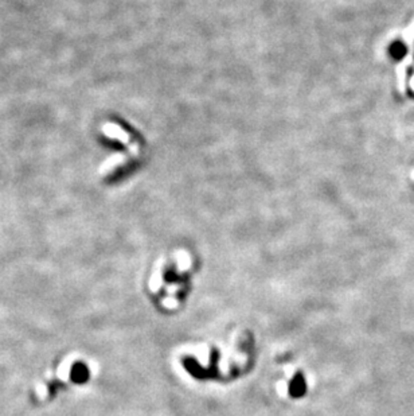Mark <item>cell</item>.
<instances>
[{"label": "cell", "mask_w": 414, "mask_h": 416, "mask_svg": "<svg viewBox=\"0 0 414 416\" xmlns=\"http://www.w3.org/2000/svg\"><path fill=\"white\" fill-rule=\"evenodd\" d=\"M71 380L77 384H82L85 381H87L89 379V369L86 368L85 364H75L73 368H71Z\"/></svg>", "instance_id": "obj_1"}, {"label": "cell", "mask_w": 414, "mask_h": 416, "mask_svg": "<svg viewBox=\"0 0 414 416\" xmlns=\"http://www.w3.org/2000/svg\"><path fill=\"white\" fill-rule=\"evenodd\" d=\"M390 51H391V54L397 59L403 58L406 54V46L403 45V43H401V42H397V43H394V45L391 46Z\"/></svg>", "instance_id": "obj_2"}]
</instances>
